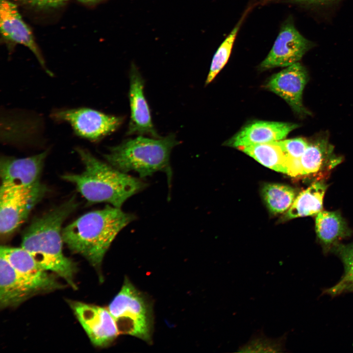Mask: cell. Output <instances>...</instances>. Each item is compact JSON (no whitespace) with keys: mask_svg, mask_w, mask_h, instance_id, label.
I'll return each mask as SVG.
<instances>
[{"mask_svg":"<svg viewBox=\"0 0 353 353\" xmlns=\"http://www.w3.org/2000/svg\"><path fill=\"white\" fill-rule=\"evenodd\" d=\"M237 148L262 165L287 174L286 156L276 142L240 146Z\"/></svg>","mask_w":353,"mask_h":353,"instance_id":"cell-19","label":"cell"},{"mask_svg":"<svg viewBox=\"0 0 353 353\" xmlns=\"http://www.w3.org/2000/svg\"><path fill=\"white\" fill-rule=\"evenodd\" d=\"M78 205L73 196L35 218L24 230L21 244L43 270L54 273L74 289H76L74 280L76 267L63 252L62 233L63 223Z\"/></svg>","mask_w":353,"mask_h":353,"instance_id":"cell-1","label":"cell"},{"mask_svg":"<svg viewBox=\"0 0 353 353\" xmlns=\"http://www.w3.org/2000/svg\"><path fill=\"white\" fill-rule=\"evenodd\" d=\"M120 334L150 342L152 314L148 302L127 278L107 307Z\"/></svg>","mask_w":353,"mask_h":353,"instance_id":"cell-5","label":"cell"},{"mask_svg":"<svg viewBox=\"0 0 353 353\" xmlns=\"http://www.w3.org/2000/svg\"><path fill=\"white\" fill-rule=\"evenodd\" d=\"M326 185L322 181L312 184L301 192L288 210L286 217L292 219L317 214L322 209Z\"/></svg>","mask_w":353,"mask_h":353,"instance_id":"cell-16","label":"cell"},{"mask_svg":"<svg viewBox=\"0 0 353 353\" xmlns=\"http://www.w3.org/2000/svg\"><path fill=\"white\" fill-rule=\"evenodd\" d=\"M285 337L272 338L266 336L262 330L255 332L248 342L239 347V352H283Z\"/></svg>","mask_w":353,"mask_h":353,"instance_id":"cell-23","label":"cell"},{"mask_svg":"<svg viewBox=\"0 0 353 353\" xmlns=\"http://www.w3.org/2000/svg\"><path fill=\"white\" fill-rule=\"evenodd\" d=\"M0 28L5 40L28 48L36 56L40 65L50 76L42 54L32 32L20 14L17 5L12 0H0Z\"/></svg>","mask_w":353,"mask_h":353,"instance_id":"cell-13","label":"cell"},{"mask_svg":"<svg viewBox=\"0 0 353 353\" xmlns=\"http://www.w3.org/2000/svg\"><path fill=\"white\" fill-rule=\"evenodd\" d=\"M263 195L270 211L280 213L290 207L294 200L295 192L286 185L268 184L263 187Z\"/></svg>","mask_w":353,"mask_h":353,"instance_id":"cell-21","label":"cell"},{"mask_svg":"<svg viewBox=\"0 0 353 353\" xmlns=\"http://www.w3.org/2000/svg\"><path fill=\"white\" fill-rule=\"evenodd\" d=\"M254 5V4H250L246 8L240 20L216 50L211 62L209 72L205 81V85L210 83L214 79L227 63L239 30Z\"/></svg>","mask_w":353,"mask_h":353,"instance_id":"cell-20","label":"cell"},{"mask_svg":"<svg viewBox=\"0 0 353 353\" xmlns=\"http://www.w3.org/2000/svg\"><path fill=\"white\" fill-rule=\"evenodd\" d=\"M298 125L279 122L257 121L244 127L227 142L234 147L281 140Z\"/></svg>","mask_w":353,"mask_h":353,"instance_id":"cell-15","label":"cell"},{"mask_svg":"<svg viewBox=\"0 0 353 353\" xmlns=\"http://www.w3.org/2000/svg\"><path fill=\"white\" fill-rule=\"evenodd\" d=\"M145 81L138 68L131 64L128 98L130 117L126 135L137 134L159 138L152 122L150 109L144 95Z\"/></svg>","mask_w":353,"mask_h":353,"instance_id":"cell-12","label":"cell"},{"mask_svg":"<svg viewBox=\"0 0 353 353\" xmlns=\"http://www.w3.org/2000/svg\"><path fill=\"white\" fill-rule=\"evenodd\" d=\"M47 187L41 182L28 188L0 187V233L9 235L27 218Z\"/></svg>","mask_w":353,"mask_h":353,"instance_id":"cell-7","label":"cell"},{"mask_svg":"<svg viewBox=\"0 0 353 353\" xmlns=\"http://www.w3.org/2000/svg\"><path fill=\"white\" fill-rule=\"evenodd\" d=\"M284 152L286 163L288 162L300 160L308 145L305 139L296 138L276 141Z\"/></svg>","mask_w":353,"mask_h":353,"instance_id":"cell-24","label":"cell"},{"mask_svg":"<svg viewBox=\"0 0 353 353\" xmlns=\"http://www.w3.org/2000/svg\"><path fill=\"white\" fill-rule=\"evenodd\" d=\"M179 144L176 135L173 133L159 138L139 135L110 147L109 152L103 154V157L115 168L126 173L136 172L141 178L158 171L164 172L170 183L172 176L170 154Z\"/></svg>","mask_w":353,"mask_h":353,"instance_id":"cell-4","label":"cell"},{"mask_svg":"<svg viewBox=\"0 0 353 353\" xmlns=\"http://www.w3.org/2000/svg\"><path fill=\"white\" fill-rule=\"evenodd\" d=\"M48 151L25 158L2 156L0 161L1 186L28 188L40 182Z\"/></svg>","mask_w":353,"mask_h":353,"instance_id":"cell-11","label":"cell"},{"mask_svg":"<svg viewBox=\"0 0 353 353\" xmlns=\"http://www.w3.org/2000/svg\"><path fill=\"white\" fill-rule=\"evenodd\" d=\"M345 291H353V282L343 286V287H342L341 289H340L337 292L336 295L341 293L342 292H345Z\"/></svg>","mask_w":353,"mask_h":353,"instance_id":"cell-29","label":"cell"},{"mask_svg":"<svg viewBox=\"0 0 353 353\" xmlns=\"http://www.w3.org/2000/svg\"><path fill=\"white\" fill-rule=\"evenodd\" d=\"M84 169L79 174H67L65 180L75 185L77 191L90 203L106 202L121 208L130 197L146 188L148 184L115 168L90 153L76 149Z\"/></svg>","mask_w":353,"mask_h":353,"instance_id":"cell-3","label":"cell"},{"mask_svg":"<svg viewBox=\"0 0 353 353\" xmlns=\"http://www.w3.org/2000/svg\"><path fill=\"white\" fill-rule=\"evenodd\" d=\"M314 45L301 34L289 16L282 24L271 50L259 68L264 70L290 66L298 62Z\"/></svg>","mask_w":353,"mask_h":353,"instance_id":"cell-9","label":"cell"},{"mask_svg":"<svg viewBox=\"0 0 353 353\" xmlns=\"http://www.w3.org/2000/svg\"><path fill=\"white\" fill-rule=\"evenodd\" d=\"M70 305L93 345L106 346L119 335L108 308L76 301L70 302Z\"/></svg>","mask_w":353,"mask_h":353,"instance_id":"cell-10","label":"cell"},{"mask_svg":"<svg viewBox=\"0 0 353 353\" xmlns=\"http://www.w3.org/2000/svg\"><path fill=\"white\" fill-rule=\"evenodd\" d=\"M333 151V146L325 137L308 142L300 159L301 176L317 173L329 161L337 162Z\"/></svg>","mask_w":353,"mask_h":353,"instance_id":"cell-17","label":"cell"},{"mask_svg":"<svg viewBox=\"0 0 353 353\" xmlns=\"http://www.w3.org/2000/svg\"><path fill=\"white\" fill-rule=\"evenodd\" d=\"M339 255L344 264L345 270L353 264V246L340 247Z\"/></svg>","mask_w":353,"mask_h":353,"instance_id":"cell-28","label":"cell"},{"mask_svg":"<svg viewBox=\"0 0 353 353\" xmlns=\"http://www.w3.org/2000/svg\"><path fill=\"white\" fill-rule=\"evenodd\" d=\"M136 218L121 208L107 205L89 212L63 228L62 238L72 252L100 270L103 257L117 235Z\"/></svg>","mask_w":353,"mask_h":353,"instance_id":"cell-2","label":"cell"},{"mask_svg":"<svg viewBox=\"0 0 353 353\" xmlns=\"http://www.w3.org/2000/svg\"><path fill=\"white\" fill-rule=\"evenodd\" d=\"M353 282V264L349 268L345 270V274L335 285L328 290L330 295H335L337 292L343 286Z\"/></svg>","mask_w":353,"mask_h":353,"instance_id":"cell-27","label":"cell"},{"mask_svg":"<svg viewBox=\"0 0 353 353\" xmlns=\"http://www.w3.org/2000/svg\"><path fill=\"white\" fill-rule=\"evenodd\" d=\"M307 80L305 68L298 62L272 76L266 87L284 100L294 112L303 116L309 114L302 100Z\"/></svg>","mask_w":353,"mask_h":353,"instance_id":"cell-14","label":"cell"},{"mask_svg":"<svg viewBox=\"0 0 353 353\" xmlns=\"http://www.w3.org/2000/svg\"><path fill=\"white\" fill-rule=\"evenodd\" d=\"M51 117L57 122L69 123L76 135L94 142L115 131L124 121L123 117L87 107L55 110Z\"/></svg>","mask_w":353,"mask_h":353,"instance_id":"cell-8","label":"cell"},{"mask_svg":"<svg viewBox=\"0 0 353 353\" xmlns=\"http://www.w3.org/2000/svg\"><path fill=\"white\" fill-rule=\"evenodd\" d=\"M62 287L55 277L47 271L37 274L23 273L15 270L0 256L1 308L17 306L36 294Z\"/></svg>","mask_w":353,"mask_h":353,"instance_id":"cell-6","label":"cell"},{"mask_svg":"<svg viewBox=\"0 0 353 353\" xmlns=\"http://www.w3.org/2000/svg\"><path fill=\"white\" fill-rule=\"evenodd\" d=\"M0 256L3 257L15 270L23 273L37 274L44 271L33 255L22 248L1 246Z\"/></svg>","mask_w":353,"mask_h":353,"instance_id":"cell-22","label":"cell"},{"mask_svg":"<svg viewBox=\"0 0 353 353\" xmlns=\"http://www.w3.org/2000/svg\"><path fill=\"white\" fill-rule=\"evenodd\" d=\"M38 9H50L59 7L70 0H12ZM81 2L94 4L103 0H77Z\"/></svg>","mask_w":353,"mask_h":353,"instance_id":"cell-25","label":"cell"},{"mask_svg":"<svg viewBox=\"0 0 353 353\" xmlns=\"http://www.w3.org/2000/svg\"><path fill=\"white\" fill-rule=\"evenodd\" d=\"M341 0H261L259 2L260 5L269 4L285 3L305 6H322L332 4Z\"/></svg>","mask_w":353,"mask_h":353,"instance_id":"cell-26","label":"cell"},{"mask_svg":"<svg viewBox=\"0 0 353 353\" xmlns=\"http://www.w3.org/2000/svg\"><path fill=\"white\" fill-rule=\"evenodd\" d=\"M315 229L318 239L327 251L347 233L346 224L341 216L337 212L327 211L317 214Z\"/></svg>","mask_w":353,"mask_h":353,"instance_id":"cell-18","label":"cell"}]
</instances>
